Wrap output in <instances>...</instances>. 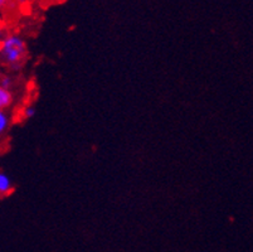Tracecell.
Segmentation results:
<instances>
[{"label": "cell", "mask_w": 253, "mask_h": 252, "mask_svg": "<svg viewBox=\"0 0 253 252\" xmlns=\"http://www.w3.org/2000/svg\"><path fill=\"white\" fill-rule=\"evenodd\" d=\"M37 114V110L34 106L32 105H28V106H25L24 110H23V117L27 120L32 119V117H34V115Z\"/></svg>", "instance_id": "obj_5"}, {"label": "cell", "mask_w": 253, "mask_h": 252, "mask_svg": "<svg viewBox=\"0 0 253 252\" xmlns=\"http://www.w3.org/2000/svg\"><path fill=\"white\" fill-rule=\"evenodd\" d=\"M9 126H10V116L5 110H0V136H3L8 131Z\"/></svg>", "instance_id": "obj_4"}, {"label": "cell", "mask_w": 253, "mask_h": 252, "mask_svg": "<svg viewBox=\"0 0 253 252\" xmlns=\"http://www.w3.org/2000/svg\"><path fill=\"white\" fill-rule=\"evenodd\" d=\"M8 1L9 0H0V10H1V9L6 5V4H8Z\"/></svg>", "instance_id": "obj_7"}, {"label": "cell", "mask_w": 253, "mask_h": 252, "mask_svg": "<svg viewBox=\"0 0 253 252\" xmlns=\"http://www.w3.org/2000/svg\"><path fill=\"white\" fill-rule=\"evenodd\" d=\"M13 83H14V81H13L10 76H3V77L0 78V86L3 87V89L10 90L13 87Z\"/></svg>", "instance_id": "obj_6"}, {"label": "cell", "mask_w": 253, "mask_h": 252, "mask_svg": "<svg viewBox=\"0 0 253 252\" xmlns=\"http://www.w3.org/2000/svg\"><path fill=\"white\" fill-rule=\"evenodd\" d=\"M14 102V95L10 90L3 89L0 86V110H5L10 107Z\"/></svg>", "instance_id": "obj_3"}, {"label": "cell", "mask_w": 253, "mask_h": 252, "mask_svg": "<svg viewBox=\"0 0 253 252\" xmlns=\"http://www.w3.org/2000/svg\"><path fill=\"white\" fill-rule=\"evenodd\" d=\"M5 33H4V31L3 29H0V43H1V42L4 41V38H5Z\"/></svg>", "instance_id": "obj_8"}, {"label": "cell", "mask_w": 253, "mask_h": 252, "mask_svg": "<svg viewBox=\"0 0 253 252\" xmlns=\"http://www.w3.org/2000/svg\"><path fill=\"white\" fill-rule=\"evenodd\" d=\"M27 57V43L18 34H10L0 43V61L9 68L18 69Z\"/></svg>", "instance_id": "obj_1"}, {"label": "cell", "mask_w": 253, "mask_h": 252, "mask_svg": "<svg viewBox=\"0 0 253 252\" xmlns=\"http://www.w3.org/2000/svg\"><path fill=\"white\" fill-rule=\"evenodd\" d=\"M14 186L11 182V178L6 173L0 172V197H5L13 192Z\"/></svg>", "instance_id": "obj_2"}, {"label": "cell", "mask_w": 253, "mask_h": 252, "mask_svg": "<svg viewBox=\"0 0 253 252\" xmlns=\"http://www.w3.org/2000/svg\"><path fill=\"white\" fill-rule=\"evenodd\" d=\"M1 27H3V20H1V18H0V29H1Z\"/></svg>", "instance_id": "obj_9"}]
</instances>
